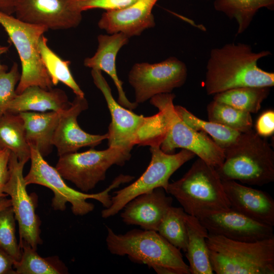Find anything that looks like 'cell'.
Listing matches in <instances>:
<instances>
[{"mask_svg":"<svg viewBox=\"0 0 274 274\" xmlns=\"http://www.w3.org/2000/svg\"><path fill=\"white\" fill-rule=\"evenodd\" d=\"M271 55L268 50L253 51L247 44L228 43L212 49L206 66L204 86L208 95L231 89L274 85V73L260 68L259 59Z\"/></svg>","mask_w":274,"mask_h":274,"instance_id":"cell-1","label":"cell"},{"mask_svg":"<svg viewBox=\"0 0 274 274\" xmlns=\"http://www.w3.org/2000/svg\"><path fill=\"white\" fill-rule=\"evenodd\" d=\"M224 152L222 164L216 168L222 181L259 186L274 181V151L252 129L242 132Z\"/></svg>","mask_w":274,"mask_h":274,"instance_id":"cell-2","label":"cell"},{"mask_svg":"<svg viewBox=\"0 0 274 274\" xmlns=\"http://www.w3.org/2000/svg\"><path fill=\"white\" fill-rule=\"evenodd\" d=\"M166 192L198 219L231 209L216 168L199 158L181 178L168 184Z\"/></svg>","mask_w":274,"mask_h":274,"instance_id":"cell-3","label":"cell"},{"mask_svg":"<svg viewBox=\"0 0 274 274\" xmlns=\"http://www.w3.org/2000/svg\"><path fill=\"white\" fill-rule=\"evenodd\" d=\"M206 241L217 274L274 273V237L246 242L209 233Z\"/></svg>","mask_w":274,"mask_h":274,"instance_id":"cell-4","label":"cell"},{"mask_svg":"<svg viewBox=\"0 0 274 274\" xmlns=\"http://www.w3.org/2000/svg\"><path fill=\"white\" fill-rule=\"evenodd\" d=\"M29 147L31 166L28 173L24 177L25 184H38L51 190L54 193L51 206L56 211H64L66 203L68 202L75 216L85 215L94 209L93 204L86 201L88 199L96 200L107 208L111 203L110 191L134 179L132 176L121 174L108 188L100 192L89 194L79 191L67 186L56 168L49 165L36 148Z\"/></svg>","mask_w":274,"mask_h":274,"instance_id":"cell-5","label":"cell"},{"mask_svg":"<svg viewBox=\"0 0 274 274\" xmlns=\"http://www.w3.org/2000/svg\"><path fill=\"white\" fill-rule=\"evenodd\" d=\"M106 244L114 255H127L133 262L146 264L149 268L163 266L172 268L178 274H190L180 250L156 231L132 229L125 234H116L107 227Z\"/></svg>","mask_w":274,"mask_h":274,"instance_id":"cell-6","label":"cell"},{"mask_svg":"<svg viewBox=\"0 0 274 274\" xmlns=\"http://www.w3.org/2000/svg\"><path fill=\"white\" fill-rule=\"evenodd\" d=\"M174 93L157 94L150 99V103L164 113L166 131L160 147L164 152L174 153L177 148L193 152L215 168L220 167L225 158L224 150L208 134L196 131L184 122L175 109Z\"/></svg>","mask_w":274,"mask_h":274,"instance_id":"cell-7","label":"cell"},{"mask_svg":"<svg viewBox=\"0 0 274 274\" xmlns=\"http://www.w3.org/2000/svg\"><path fill=\"white\" fill-rule=\"evenodd\" d=\"M0 24L15 46L21 61V74L16 88L17 94L31 86L52 89L53 84L39 51L40 38L48 30L46 26L23 22L0 11Z\"/></svg>","mask_w":274,"mask_h":274,"instance_id":"cell-8","label":"cell"},{"mask_svg":"<svg viewBox=\"0 0 274 274\" xmlns=\"http://www.w3.org/2000/svg\"><path fill=\"white\" fill-rule=\"evenodd\" d=\"M150 150L151 159L146 170L135 181L114 192L111 205L101 212L103 218L115 216L139 195L159 187L166 191L171 176L195 156L191 151L183 149L178 153H166L159 146H150Z\"/></svg>","mask_w":274,"mask_h":274,"instance_id":"cell-9","label":"cell"},{"mask_svg":"<svg viewBox=\"0 0 274 274\" xmlns=\"http://www.w3.org/2000/svg\"><path fill=\"white\" fill-rule=\"evenodd\" d=\"M56 169L63 179L87 193L106 179L108 169L113 165L123 166L131 157L130 151L109 147L104 150L93 148L59 156Z\"/></svg>","mask_w":274,"mask_h":274,"instance_id":"cell-10","label":"cell"},{"mask_svg":"<svg viewBox=\"0 0 274 274\" xmlns=\"http://www.w3.org/2000/svg\"><path fill=\"white\" fill-rule=\"evenodd\" d=\"M187 78L184 62L170 57L155 63H136L128 74V82L135 91V102L143 103L157 94L171 93L183 86Z\"/></svg>","mask_w":274,"mask_h":274,"instance_id":"cell-11","label":"cell"},{"mask_svg":"<svg viewBox=\"0 0 274 274\" xmlns=\"http://www.w3.org/2000/svg\"><path fill=\"white\" fill-rule=\"evenodd\" d=\"M26 163L18 160L16 155L11 152L9 169V179L3 192L10 197L16 220L18 223L19 244L25 242L37 250L43 243L40 237L41 221L36 213V202L26 190L23 167Z\"/></svg>","mask_w":274,"mask_h":274,"instance_id":"cell-12","label":"cell"},{"mask_svg":"<svg viewBox=\"0 0 274 274\" xmlns=\"http://www.w3.org/2000/svg\"><path fill=\"white\" fill-rule=\"evenodd\" d=\"M82 13L76 0H16L14 12L23 22L53 30L77 27Z\"/></svg>","mask_w":274,"mask_h":274,"instance_id":"cell-13","label":"cell"},{"mask_svg":"<svg viewBox=\"0 0 274 274\" xmlns=\"http://www.w3.org/2000/svg\"><path fill=\"white\" fill-rule=\"evenodd\" d=\"M91 75L94 84L104 95L111 116V122L107 133L109 147H120L131 151L135 145L137 133L144 123L146 117L134 113L115 100L101 71L92 69Z\"/></svg>","mask_w":274,"mask_h":274,"instance_id":"cell-14","label":"cell"},{"mask_svg":"<svg viewBox=\"0 0 274 274\" xmlns=\"http://www.w3.org/2000/svg\"><path fill=\"white\" fill-rule=\"evenodd\" d=\"M210 234L241 242H254L274 237L273 226L232 209L198 219Z\"/></svg>","mask_w":274,"mask_h":274,"instance_id":"cell-15","label":"cell"},{"mask_svg":"<svg viewBox=\"0 0 274 274\" xmlns=\"http://www.w3.org/2000/svg\"><path fill=\"white\" fill-rule=\"evenodd\" d=\"M84 96L76 95L70 107L60 116L54 132L52 143L57 150L59 156L76 152L84 147H94L108 139V133L92 134L84 131L79 125L78 116L88 109Z\"/></svg>","mask_w":274,"mask_h":274,"instance_id":"cell-16","label":"cell"},{"mask_svg":"<svg viewBox=\"0 0 274 274\" xmlns=\"http://www.w3.org/2000/svg\"><path fill=\"white\" fill-rule=\"evenodd\" d=\"M231 209L255 221L273 226L274 200L267 192L235 181H222Z\"/></svg>","mask_w":274,"mask_h":274,"instance_id":"cell-17","label":"cell"},{"mask_svg":"<svg viewBox=\"0 0 274 274\" xmlns=\"http://www.w3.org/2000/svg\"><path fill=\"white\" fill-rule=\"evenodd\" d=\"M161 187L139 195L129 201L122 210L120 217L127 225L139 226L142 229L157 230L173 198Z\"/></svg>","mask_w":274,"mask_h":274,"instance_id":"cell-18","label":"cell"},{"mask_svg":"<svg viewBox=\"0 0 274 274\" xmlns=\"http://www.w3.org/2000/svg\"><path fill=\"white\" fill-rule=\"evenodd\" d=\"M158 0H136L124 9L104 12L98 26L108 34L122 32L129 38L155 26L152 9Z\"/></svg>","mask_w":274,"mask_h":274,"instance_id":"cell-19","label":"cell"},{"mask_svg":"<svg viewBox=\"0 0 274 274\" xmlns=\"http://www.w3.org/2000/svg\"><path fill=\"white\" fill-rule=\"evenodd\" d=\"M130 38L122 32L109 35H99L97 37L98 48L91 57L86 58L84 65L93 70L104 71L109 75L118 92V102L124 108L132 110L138 104L132 102L127 98L123 90V82L118 77L116 59L120 49L128 42Z\"/></svg>","mask_w":274,"mask_h":274,"instance_id":"cell-20","label":"cell"},{"mask_svg":"<svg viewBox=\"0 0 274 274\" xmlns=\"http://www.w3.org/2000/svg\"><path fill=\"white\" fill-rule=\"evenodd\" d=\"M71 105L66 94L61 89L47 90L31 86L16 95L9 104L7 112L15 114L28 111L61 112L68 109Z\"/></svg>","mask_w":274,"mask_h":274,"instance_id":"cell-21","label":"cell"},{"mask_svg":"<svg viewBox=\"0 0 274 274\" xmlns=\"http://www.w3.org/2000/svg\"><path fill=\"white\" fill-rule=\"evenodd\" d=\"M63 111L19 113L24 122L27 143L36 148L44 157L52 151L53 135Z\"/></svg>","mask_w":274,"mask_h":274,"instance_id":"cell-22","label":"cell"},{"mask_svg":"<svg viewBox=\"0 0 274 274\" xmlns=\"http://www.w3.org/2000/svg\"><path fill=\"white\" fill-rule=\"evenodd\" d=\"M187 246L185 256L191 274H213L210 261L207 237L209 232L195 216L185 213Z\"/></svg>","mask_w":274,"mask_h":274,"instance_id":"cell-23","label":"cell"},{"mask_svg":"<svg viewBox=\"0 0 274 274\" xmlns=\"http://www.w3.org/2000/svg\"><path fill=\"white\" fill-rule=\"evenodd\" d=\"M7 149L26 163L30 157L23 119L19 114L6 112L0 118V150Z\"/></svg>","mask_w":274,"mask_h":274,"instance_id":"cell-24","label":"cell"},{"mask_svg":"<svg viewBox=\"0 0 274 274\" xmlns=\"http://www.w3.org/2000/svg\"><path fill=\"white\" fill-rule=\"evenodd\" d=\"M214 7L230 19L236 21L238 26L236 35H239L249 27L260 9L274 10V0H215Z\"/></svg>","mask_w":274,"mask_h":274,"instance_id":"cell-25","label":"cell"},{"mask_svg":"<svg viewBox=\"0 0 274 274\" xmlns=\"http://www.w3.org/2000/svg\"><path fill=\"white\" fill-rule=\"evenodd\" d=\"M21 259L15 261L16 274H65L68 269L58 256L42 257L25 242L19 244Z\"/></svg>","mask_w":274,"mask_h":274,"instance_id":"cell-26","label":"cell"},{"mask_svg":"<svg viewBox=\"0 0 274 274\" xmlns=\"http://www.w3.org/2000/svg\"><path fill=\"white\" fill-rule=\"evenodd\" d=\"M269 87H238L214 94L213 99L238 110L256 113L270 92Z\"/></svg>","mask_w":274,"mask_h":274,"instance_id":"cell-27","label":"cell"},{"mask_svg":"<svg viewBox=\"0 0 274 274\" xmlns=\"http://www.w3.org/2000/svg\"><path fill=\"white\" fill-rule=\"evenodd\" d=\"M48 39L43 35L40 39L39 51L43 63L53 85L59 82L70 88L76 95L83 97L84 93L75 80L69 66L71 62L64 60L53 52L47 44Z\"/></svg>","mask_w":274,"mask_h":274,"instance_id":"cell-28","label":"cell"},{"mask_svg":"<svg viewBox=\"0 0 274 274\" xmlns=\"http://www.w3.org/2000/svg\"><path fill=\"white\" fill-rule=\"evenodd\" d=\"M175 109L181 119L188 125L196 131L209 135L224 150L234 144L242 133L219 123L202 120L182 106H175Z\"/></svg>","mask_w":274,"mask_h":274,"instance_id":"cell-29","label":"cell"},{"mask_svg":"<svg viewBox=\"0 0 274 274\" xmlns=\"http://www.w3.org/2000/svg\"><path fill=\"white\" fill-rule=\"evenodd\" d=\"M209 120L228 127L241 132L252 129L251 114L228 105L211 101L207 107Z\"/></svg>","mask_w":274,"mask_h":274,"instance_id":"cell-30","label":"cell"},{"mask_svg":"<svg viewBox=\"0 0 274 274\" xmlns=\"http://www.w3.org/2000/svg\"><path fill=\"white\" fill-rule=\"evenodd\" d=\"M185 214L182 207L171 206L163 217L157 232L172 245L185 253L188 239Z\"/></svg>","mask_w":274,"mask_h":274,"instance_id":"cell-31","label":"cell"},{"mask_svg":"<svg viewBox=\"0 0 274 274\" xmlns=\"http://www.w3.org/2000/svg\"><path fill=\"white\" fill-rule=\"evenodd\" d=\"M16 219L12 206L0 210V247L15 261L20 260L22 251L16 236Z\"/></svg>","mask_w":274,"mask_h":274,"instance_id":"cell-32","label":"cell"},{"mask_svg":"<svg viewBox=\"0 0 274 274\" xmlns=\"http://www.w3.org/2000/svg\"><path fill=\"white\" fill-rule=\"evenodd\" d=\"M20 76L16 62L13 63L10 71L0 72V118L7 111L9 104L17 95L15 87Z\"/></svg>","mask_w":274,"mask_h":274,"instance_id":"cell-33","label":"cell"},{"mask_svg":"<svg viewBox=\"0 0 274 274\" xmlns=\"http://www.w3.org/2000/svg\"><path fill=\"white\" fill-rule=\"evenodd\" d=\"M136 0H76L77 6L82 12L93 9L106 11L119 10L131 5Z\"/></svg>","mask_w":274,"mask_h":274,"instance_id":"cell-34","label":"cell"},{"mask_svg":"<svg viewBox=\"0 0 274 274\" xmlns=\"http://www.w3.org/2000/svg\"><path fill=\"white\" fill-rule=\"evenodd\" d=\"M256 132L261 136H268L274 132V112L267 110L262 113L257 120Z\"/></svg>","mask_w":274,"mask_h":274,"instance_id":"cell-35","label":"cell"},{"mask_svg":"<svg viewBox=\"0 0 274 274\" xmlns=\"http://www.w3.org/2000/svg\"><path fill=\"white\" fill-rule=\"evenodd\" d=\"M11 152L7 149L0 150V197L7 196L3 192V189L10 177L9 161Z\"/></svg>","mask_w":274,"mask_h":274,"instance_id":"cell-36","label":"cell"},{"mask_svg":"<svg viewBox=\"0 0 274 274\" xmlns=\"http://www.w3.org/2000/svg\"><path fill=\"white\" fill-rule=\"evenodd\" d=\"M15 260L0 247V274H16Z\"/></svg>","mask_w":274,"mask_h":274,"instance_id":"cell-37","label":"cell"},{"mask_svg":"<svg viewBox=\"0 0 274 274\" xmlns=\"http://www.w3.org/2000/svg\"><path fill=\"white\" fill-rule=\"evenodd\" d=\"M16 0H0V11L8 15L15 12Z\"/></svg>","mask_w":274,"mask_h":274,"instance_id":"cell-38","label":"cell"},{"mask_svg":"<svg viewBox=\"0 0 274 274\" xmlns=\"http://www.w3.org/2000/svg\"><path fill=\"white\" fill-rule=\"evenodd\" d=\"M158 274H178L175 269L163 266H156L152 268Z\"/></svg>","mask_w":274,"mask_h":274,"instance_id":"cell-39","label":"cell"},{"mask_svg":"<svg viewBox=\"0 0 274 274\" xmlns=\"http://www.w3.org/2000/svg\"><path fill=\"white\" fill-rule=\"evenodd\" d=\"M9 46H2L0 45V56L7 53L9 50ZM8 66L7 65L2 64L0 62V72L2 71H7L8 70Z\"/></svg>","mask_w":274,"mask_h":274,"instance_id":"cell-40","label":"cell"},{"mask_svg":"<svg viewBox=\"0 0 274 274\" xmlns=\"http://www.w3.org/2000/svg\"><path fill=\"white\" fill-rule=\"evenodd\" d=\"M9 206H11L10 199L7 198V196H1L0 210Z\"/></svg>","mask_w":274,"mask_h":274,"instance_id":"cell-41","label":"cell"},{"mask_svg":"<svg viewBox=\"0 0 274 274\" xmlns=\"http://www.w3.org/2000/svg\"><path fill=\"white\" fill-rule=\"evenodd\" d=\"M204 1H209V0H204Z\"/></svg>","mask_w":274,"mask_h":274,"instance_id":"cell-42","label":"cell"}]
</instances>
